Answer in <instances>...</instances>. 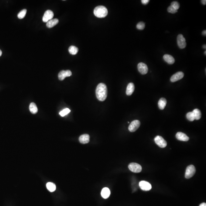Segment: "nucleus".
<instances>
[{"instance_id": "f257e3e1", "label": "nucleus", "mask_w": 206, "mask_h": 206, "mask_svg": "<svg viewBox=\"0 0 206 206\" xmlns=\"http://www.w3.org/2000/svg\"><path fill=\"white\" fill-rule=\"evenodd\" d=\"M107 93V88L105 84L100 83L97 85L96 90V96L99 101H104L106 99Z\"/></svg>"}, {"instance_id": "f03ea898", "label": "nucleus", "mask_w": 206, "mask_h": 206, "mask_svg": "<svg viewBox=\"0 0 206 206\" xmlns=\"http://www.w3.org/2000/svg\"><path fill=\"white\" fill-rule=\"evenodd\" d=\"M94 15L98 18H103L107 15L108 12L107 9L104 6L100 5L95 8L94 10Z\"/></svg>"}, {"instance_id": "7ed1b4c3", "label": "nucleus", "mask_w": 206, "mask_h": 206, "mask_svg": "<svg viewBox=\"0 0 206 206\" xmlns=\"http://www.w3.org/2000/svg\"><path fill=\"white\" fill-rule=\"evenodd\" d=\"M196 172V168L193 165L189 166L186 169L185 178L187 179L190 178L194 175Z\"/></svg>"}, {"instance_id": "20e7f679", "label": "nucleus", "mask_w": 206, "mask_h": 206, "mask_svg": "<svg viewBox=\"0 0 206 206\" xmlns=\"http://www.w3.org/2000/svg\"><path fill=\"white\" fill-rule=\"evenodd\" d=\"M128 168L130 171L135 173H139L142 170V168L141 165L135 163H132L129 164Z\"/></svg>"}, {"instance_id": "39448f33", "label": "nucleus", "mask_w": 206, "mask_h": 206, "mask_svg": "<svg viewBox=\"0 0 206 206\" xmlns=\"http://www.w3.org/2000/svg\"><path fill=\"white\" fill-rule=\"evenodd\" d=\"M154 141L156 144L160 147L164 148L167 145L166 141L160 136H156L154 139Z\"/></svg>"}, {"instance_id": "423d86ee", "label": "nucleus", "mask_w": 206, "mask_h": 206, "mask_svg": "<svg viewBox=\"0 0 206 206\" xmlns=\"http://www.w3.org/2000/svg\"><path fill=\"white\" fill-rule=\"evenodd\" d=\"M177 43L179 47L181 49L185 48L186 46V42L185 38L181 34L179 35L177 37Z\"/></svg>"}, {"instance_id": "0eeeda50", "label": "nucleus", "mask_w": 206, "mask_h": 206, "mask_svg": "<svg viewBox=\"0 0 206 206\" xmlns=\"http://www.w3.org/2000/svg\"><path fill=\"white\" fill-rule=\"evenodd\" d=\"M141 125L140 121L138 120L133 121L130 124L128 127V129L131 132H134L137 130Z\"/></svg>"}, {"instance_id": "6e6552de", "label": "nucleus", "mask_w": 206, "mask_h": 206, "mask_svg": "<svg viewBox=\"0 0 206 206\" xmlns=\"http://www.w3.org/2000/svg\"><path fill=\"white\" fill-rule=\"evenodd\" d=\"M54 16L53 12L51 10H47L44 14L42 18V21L45 23H47L49 21L52 19Z\"/></svg>"}, {"instance_id": "1a4fd4ad", "label": "nucleus", "mask_w": 206, "mask_h": 206, "mask_svg": "<svg viewBox=\"0 0 206 206\" xmlns=\"http://www.w3.org/2000/svg\"><path fill=\"white\" fill-rule=\"evenodd\" d=\"M139 186L140 188L144 191H149L152 189V186L151 184L144 180L141 181L139 182Z\"/></svg>"}, {"instance_id": "9d476101", "label": "nucleus", "mask_w": 206, "mask_h": 206, "mask_svg": "<svg viewBox=\"0 0 206 206\" xmlns=\"http://www.w3.org/2000/svg\"><path fill=\"white\" fill-rule=\"evenodd\" d=\"M138 68L139 72L142 75H145L148 72L147 66L144 63H139L138 64Z\"/></svg>"}, {"instance_id": "9b49d317", "label": "nucleus", "mask_w": 206, "mask_h": 206, "mask_svg": "<svg viewBox=\"0 0 206 206\" xmlns=\"http://www.w3.org/2000/svg\"><path fill=\"white\" fill-rule=\"evenodd\" d=\"M72 75V73L70 70H62L59 73L58 77L60 80L63 81L66 77H69Z\"/></svg>"}, {"instance_id": "f8f14e48", "label": "nucleus", "mask_w": 206, "mask_h": 206, "mask_svg": "<svg viewBox=\"0 0 206 206\" xmlns=\"http://www.w3.org/2000/svg\"><path fill=\"white\" fill-rule=\"evenodd\" d=\"M184 76V74L182 72H179L173 75L171 77V82H175L182 79Z\"/></svg>"}, {"instance_id": "ddd939ff", "label": "nucleus", "mask_w": 206, "mask_h": 206, "mask_svg": "<svg viewBox=\"0 0 206 206\" xmlns=\"http://www.w3.org/2000/svg\"><path fill=\"white\" fill-rule=\"evenodd\" d=\"M176 137L178 140L182 141H187L189 139V138L186 134L182 132H177Z\"/></svg>"}, {"instance_id": "4468645a", "label": "nucleus", "mask_w": 206, "mask_h": 206, "mask_svg": "<svg viewBox=\"0 0 206 206\" xmlns=\"http://www.w3.org/2000/svg\"><path fill=\"white\" fill-rule=\"evenodd\" d=\"M79 140V142L81 144H87L89 142V135L88 134H84L80 136Z\"/></svg>"}, {"instance_id": "2eb2a0df", "label": "nucleus", "mask_w": 206, "mask_h": 206, "mask_svg": "<svg viewBox=\"0 0 206 206\" xmlns=\"http://www.w3.org/2000/svg\"><path fill=\"white\" fill-rule=\"evenodd\" d=\"M135 89L134 85L132 83H129L127 87L126 94L128 96H131L133 93Z\"/></svg>"}, {"instance_id": "dca6fc26", "label": "nucleus", "mask_w": 206, "mask_h": 206, "mask_svg": "<svg viewBox=\"0 0 206 206\" xmlns=\"http://www.w3.org/2000/svg\"><path fill=\"white\" fill-rule=\"evenodd\" d=\"M163 59L165 62L169 64H173L175 62V59L173 56L168 54H165L163 56Z\"/></svg>"}, {"instance_id": "f3484780", "label": "nucleus", "mask_w": 206, "mask_h": 206, "mask_svg": "<svg viewBox=\"0 0 206 206\" xmlns=\"http://www.w3.org/2000/svg\"><path fill=\"white\" fill-rule=\"evenodd\" d=\"M101 194L103 198L105 199H107L109 197L110 194V189L107 187L103 188L101 191Z\"/></svg>"}, {"instance_id": "a211bd4d", "label": "nucleus", "mask_w": 206, "mask_h": 206, "mask_svg": "<svg viewBox=\"0 0 206 206\" xmlns=\"http://www.w3.org/2000/svg\"><path fill=\"white\" fill-rule=\"evenodd\" d=\"M59 22V21L58 19L55 18V19H52L47 22L46 26L48 28H52L56 25Z\"/></svg>"}, {"instance_id": "6ab92c4d", "label": "nucleus", "mask_w": 206, "mask_h": 206, "mask_svg": "<svg viewBox=\"0 0 206 206\" xmlns=\"http://www.w3.org/2000/svg\"><path fill=\"white\" fill-rule=\"evenodd\" d=\"M167 103L166 99L164 98H162L159 100L158 102V107L160 110H163L165 108Z\"/></svg>"}, {"instance_id": "aec40b11", "label": "nucleus", "mask_w": 206, "mask_h": 206, "mask_svg": "<svg viewBox=\"0 0 206 206\" xmlns=\"http://www.w3.org/2000/svg\"><path fill=\"white\" fill-rule=\"evenodd\" d=\"M194 115L195 120H199L200 119L202 116L201 111L199 109L196 108L194 109L192 111Z\"/></svg>"}, {"instance_id": "412c9836", "label": "nucleus", "mask_w": 206, "mask_h": 206, "mask_svg": "<svg viewBox=\"0 0 206 206\" xmlns=\"http://www.w3.org/2000/svg\"><path fill=\"white\" fill-rule=\"evenodd\" d=\"M29 109L30 112L33 114H35L38 112V108L35 103L32 102L30 104V105H29Z\"/></svg>"}, {"instance_id": "4be33fe9", "label": "nucleus", "mask_w": 206, "mask_h": 206, "mask_svg": "<svg viewBox=\"0 0 206 206\" xmlns=\"http://www.w3.org/2000/svg\"><path fill=\"white\" fill-rule=\"evenodd\" d=\"M46 187L50 192H53L55 190L56 187L54 183L51 182H49L46 184Z\"/></svg>"}, {"instance_id": "5701e85b", "label": "nucleus", "mask_w": 206, "mask_h": 206, "mask_svg": "<svg viewBox=\"0 0 206 206\" xmlns=\"http://www.w3.org/2000/svg\"><path fill=\"white\" fill-rule=\"evenodd\" d=\"M69 52L70 54L73 55H75L77 54L78 52V49L75 46L72 45L68 49Z\"/></svg>"}, {"instance_id": "b1692460", "label": "nucleus", "mask_w": 206, "mask_h": 206, "mask_svg": "<svg viewBox=\"0 0 206 206\" xmlns=\"http://www.w3.org/2000/svg\"><path fill=\"white\" fill-rule=\"evenodd\" d=\"M26 12H27L26 9H23L18 13V17L20 19H23L26 15Z\"/></svg>"}, {"instance_id": "393cba45", "label": "nucleus", "mask_w": 206, "mask_h": 206, "mask_svg": "<svg viewBox=\"0 0 206 206\" xmlns=\"http://www.w3.org/2000/svg\"><path fill=\"white\" fill-rule=\"evenodd\" d=\"M186 117L187 120L190 121H193L195 120V118L192 112H189L187 113L186 115Z\"/></svg>"}, {"instance_id": "a878e982", "label": "nucleus", "mask_w": 206, "mask_h": 206, "mask_svg": "<svg viewBox=\"0 0 206 206\" xmlns=\"http://www.w3.org/2000/svg\"><path fill=\"white\" fill-rule=\"evenodd\" d=\"M70 111H71L69 108H66L65 109H64L62 111H60V112L59 114L62 117H64V116L67 115L70 112Z\"/></svg>"}, {"instance_id": "bb28decb", "label": "nucleus", "mask_w": 206, "mask_h": 206, "mask_svg": "<svg viewBox=\"0 0 206 206\" xmlns=\"http://www.w3.org/2000/svg\"><path fill=\"white\" fill-rule=\"evenodd\" d=\"M171 5L176 10H178L180 7V5H179V3L177 1L173 2L171 3Z\"/></svg>"}, {"instance_id": "cd10ccee", "label": "nucleus", "mask_w": 206, "mask_h": 206, "mask_svg": "<svg viewBox=\"0 0 206 206\" xmlns=\"http://www.w3.org/2000/svg\"><path fill=\"white\" fill-rule=\"evenodd\" d=\"M137 28L139 30H143L145 27V24L143 22H140L137 25Z\"/></svg>"}, {"instance_id": "c85d7f7f", "label": "nucleus", "mask_w": 206, "mask_h": 206, "mask_svg": "<svg viewBox=\"0 0 206 206\" xmlns=\"http://www.w3.org/2000/svg\"><path fill=\"white\" fill-rule=\"evenodd\" d=\"M167 10H168V12L172 14H175L176 12H178V10H176L171 5L168 7Z\"/></svg>"}, {"instance_id": "c756f323", "label": "nucleus", "mask_w": 206, "mask_h": 206, "mask_svg": "<svg viewBox=\"0 0 206 206\" xmlns=\"http://www.w3.org/2000/svg\"><path fill=\"white\" fill-rule=\"evenodd\" d=\"M150 1L149 0H142L141 2L142 4L144 5H147L148 4Z\"/></svg>"}, {"instance_id": "7c9ffc66", "label": "nucleus", "mask_w": 206, "mask_h": 206, "mask_svg": "<svg viewBox=\"0 0 206 206\" xmlns=\"http://www.w3.org/2000/svg\"><path fill=\"white\" fill-rule=\"evenodd\" d=\"M201 3H202L203 5H205L206 4V0H202V1H201Z\"/></svg>"}, {"instance_id": "2f4dec72", "label": "nucleus", "mask_w": 206, "mask_h": 206, "mask_svg": "<svg viewBox=\"0 0 206 206\" xmlns=\"http://www.w3.org/2000/svg\"><path fill=\"white\" fill-rule=\"evenodd\" d=\"M202 35H203L205 36H206V30H204L202 32Z\"/></svg>"}, {"instance_id": "473e14b6", "label": "nucleus", "mask_w": 206, "mask_h": 206, "mask_svg": "<svg viewBox=\"0 0 206 206\" xmlns=\"http://www.w3.org/2000/svg\"><path fill=\"white\" fill-rule=\"evenodd\" d=\"M199 206H206V204L205 203H201Z\"/></svg>"}, {"instance_id": "72a5a7b5", "label": "nucleus", "mask_w": 206, "mask_h": 206, "mask_svg": "<svg viewBox=\"0 0 206 206\" xmlns=\"http://www.w3.org/2000/svg\"><path fill=\"white\" fill-rule=\"evenodd\" d=\"M203 48L204 49H206V45L205 44V45H203Z\"/></svg>"}, {"instance_id": "f704fd0d", "label": "nucleus", "mask_w": 206, "mask_h": 206, "mask_svg": "<svg viewBox=\"0 0 206 206\" xmlns=\"http://www.w3.org/2000/svg\"><path fill=\"white\" fill-rule=\"evenodd\" d=\"M2 55V52L1 51V50H0V56Z\"/></svg>"}, {"instance_id": "c9c22d12", "label": "nucleus", "mask_w": 206, "mask_h": 206, "mask_svg": "<svg viewBox=\"0 0 206 206\" xmlns=\"http://www.w3.org/2000/svg\"><path fill=\"white\" fill-rule=\"evenodd\" d=\"M204 54H205V55H206V51H205V52H204Z\"/></svg>"}]
</instances>
